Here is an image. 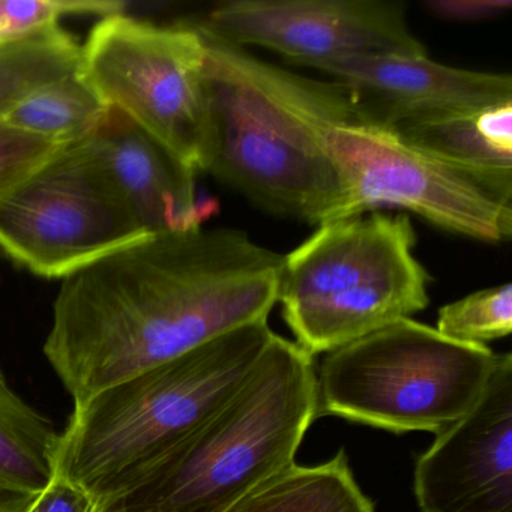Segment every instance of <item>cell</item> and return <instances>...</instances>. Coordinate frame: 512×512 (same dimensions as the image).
Instances as JSON below:
<instances>
[{"label":"cell","mask_w":512,"mask_h":512,"mask_svg":"<svg viewBox=\"0 0 512 512\" xmlns=\"http://www.w3.org/2000/svg\"><path fill=\"white\" fill-rule=\"evenodd\" d=\"M125 7L116 0H0V43L49 31L67 16L104 19L124 13Z\"/></svg>","instance_id":"20"},{"label":"cell","mask_w":512,"mask_h":512,"mask_svg":"<svg viewBox=\"0 0 512 512\" xmlns=\"http://www.w3.org/2000/svg\"><path fill=\"white\" fill-rule=\"evenodd\" d=\"M283 263L232 227L145 236L62 280L44 355L80 406L233 329L268 322Z\"/></svg>","instance_id":"1"},{"label":"cell","mask_w":512,"mask_h":512,"mask_svg":"<svg viewBox=\"0 0 512 512\" xmlns=\"http://www.w3.org/2000/svg\"><path fill=\"white\" fill-rule=\"evenodd\" d=\"M196 26L232 46L262 47L314 70L352 56L427 53L404 5L389 0H232Z\"/></svg>","instance_id":"10"},{"label":"cell","mask_w":512,"mask_h":512,"mask_svg":"<svg viewBox=\"0 0 512 512\" xmlns=\"http://www.w3.org/2000/svg\"><path fill=\"white\" fill-rule=\"evenodd\" d=\"M98 503L88 491L56 473L49 487L28 512H97Z\"/></svg>","instance_id":"23"},{"label":"cell","mask_w":512,"mask_h":512,"mask_svg":"<svg viewBox=\"0 0 512 512\" xmlns=\"http://www.w3.org/2000/svg\"><path fill=\"white\" fill-rule=\"evenodd\" d=\"M224 512H374L341 449L316 466H298L263 482Z\"/></svg>","instance_id":"16"},{"label":"cell","mask_w":512,"mask_h":512,"mask_svg":"<svg viewBox=\"0 0 512 512\" xmlns=\"http://www.w3.org/2000/svg\"><path fill=\"white\" fill-rule=\"evenodd\" d=\"M110 107L80 71L47 83L23 98L4 121L59 145L88 139Z\"/></svg>","instance_id":"17"},{"label":"cell","mask_w":512,"mask_h":512,"mask_svg":"<svg viewBox=\"0 0 512 512\" xmlns=\"http://www.w3.org/2000/svg\"><path fill=\"white\" fill-rule=\"evenodd\" d=\"M145 236L83 142L0 200V250L43 278L64 280Z\"/></svg>","instance_id":"8"},{"label":"cell","mask_w":512,"mask_h":512,"mask_svg":"<svg viewBox=\"0 0 512 512\" xmlns=\"http://www.w3.org/2000/svg\"><path fill=\"white\" fill-rule=\"evenodd\" d=\"M437 331L452 340L484 344L508 337L512 331V286L509 283L470 293L443 305Z\"/></svg>","instance_id":"19"},{"label":"cell","mask_w":512,"mask_h":512,"mask_svg":"<svg viewBox=\"0 0 512 512\" xmlns=\"http://www.w3.org/2000/svg\"><path fill=\"white\" fill-rule=\"evenodd\" d=\"M391 131L512 200V103L415 119Z\"/></svg>","instance_id":"14"},{"label":"cell","mask_w":512,"mask_h":512,"mask_svg":"<svg viewBox=\"0 0 512 512\" xmlns=\"http://www.w3.org/2000/svg\"><path fill=\"white\" fill-rule=\"evenodd\" d=\"M200 34L206 44L205 172L275 217L317 227L352 217L334 146L338 128L361 121L346 89Z\"/></svg>","instance_id":"2"},{"label":"cell","mask_w":512,"mask_h":512,"mask_svg":"<svg viewBox=\"0 0 512 512\" xmlns=\"http://www.w3.org/2000/svg\"><path fill=\"white\" fill-rule=\"evenodd\" d=\"M83 143L146 235L203 226L218 211L217 200L197 197V173L118 110Z\"/></svg>","instance_id":"13"},{"label":"cell","mask_w":512,"mask_h":512,"mask_svg":"<svg viewBox=\"0 0 512 512\" xmlns=\"http://www.w3.org/2000/svg\"><path fill=\"white\" fill-rule=\"evenodd\" d=\"M62 148L65 146L0 121V200Z\"/></svg>","instance_id":"21"},{"label":"cell","mask_w":512,"mask_h":512,"mask_svg":"<svg viewBox=\"0 0 512 512\" xmlns=\"http://www.w3.org/2000/svg\"><path fill=\"white\" fill-rule=\"evenodd\" d=\"M424 7L437 19L458 23L490 22L505 16L511 0H425Z\"/></svg>","instance_id":"22"},{"label":"cell","mask_w":512,"mask_h":512,"mask_svg":"<svg viewBox=\"0 0 512 512\" xmlns=\"http://www.w3.org/2000/svg\"><path fill=\"white\" fill-rule=\"evenodd\" d=\"M317 412L313 356L272 335L227 403L98 512H224L295 464Z\"/></svg>","instance_id":"4"},{"label":"cell","mask_w":512,"mask_h":512,"mask_svg":"<svg viewBox=\"0 0 512 512\" xmlns=\"http://www.w3.org/2000/svg\"><path fill=\"white\" fill-rule=\"evenodd\" d=\"M61 434L0 371V512H28L56 475Z\"/></svg>","instance_id":"15"},{"label":"cell","mask_w":512,"mask_h":512,"mask_svg":"<svg viewBox=\"0 0 512 512\" xmlns=\"http://www.w3.org/2000/svg\"><path fill=\"white\" fill-rule=\"evenodd\" d=\"M413 490L419 512H512L511 353H500L475 406L419 455Z\"/></svg>","instance_id":"11"},{"label":"cell","mask_w":512,"mask_h":512,"mask_svg":"<svg viewBox=\"0 0 512 512\" xmlns=\"http://www.w3.org/2000/svg\"><path fill=\"white\" fill-rule=\"evenodd\" d=\"M274 334L268 322L233 329L74 406L56 473L98 505L130 490L227 403Z\"/></svg>","instance_id":"3"},{"label":"cell","mask_w":512,"mask_h":512,"mask_svg":"<svg viewBox=\"0 0 512 512\" xmlns=\"http://www.w3.org/2000/svg\"><path fill=\"white\" fill-rule=\"evenodd\" d=\"M499 355L412 319L326 353L317 412L374 428L440 433L481 397Z\"/></svg>","instance_id":"6"},{"label":"cell","mask_w":512,"mask_h":512,"mask_svg":"<svg viewBox=\"0 0 512 512\" xmlns=\"http://www.w3.org/2000/svg\"><path fill=\"white\" fill-rule=\"evenodd\" d=\"M406 215L367 212L322 224L284 256L277 304L295 343L329 353L430 304Z\"/></svg>","instance_id":"5"},{"label":"cell","mask_w":512,"mask_h":512,"mask_svg":"<svg viewBox=\"0 0 512 512\" xmlns=\"http://www.w3.org/2000/svg\"><path fill=\"white\" fill-rule=\"evenodd\" d=\"M205 65V38L196 26H158L121 13L92 29L80 73L110 109L199 173L208 154Z\"/></svg>","instance_id":"7"},{"label":"cell","mask_w":512,"mask_h":512,"mask_svg":"<svg viewBox=\"0 0 512 512\" xmlns=\"http://www.w3.org/2000/svg\"><path fill=\"white\" fill-rule=\"evenodd\" d=\"M317 71L346 89L362 122L386 130L415 119L512 103L509 74L448 67L428 53L352 56Z\"/></svg>","instance_id":"12"},{"label":"cell","mask_w":512,"mask_h":512,"mask_svg":"<svg viewBox=\"0 0 512 512\" xmlns=\"http://www.w3.org/2000/svg\"><path fill=\"white\" fill-rule=\"evenodd\" d=\"M98 512V511H97Z\"/></svg>","instance_id":"24"},{"label":"cell","mask_w":512,"mask_h":512,"mask_svg":"<svg viewBox=\"0 0 512 512\" xmlns=\"http://www.w3.org/2000/svg\"><path fill=\"white\" fill-rule=\"evenodd\" d=\"M334 146L346 175L352 217L388 206L473 241L502 244L511 239V199L391 130L352 122L338 128Z\"/></svg>","instance_id":"9"},{"label":"cell","mask_w":512,"mask_h":512,"mask_svg":"<svg viewBox=\"0 0 512 512\" xmlns=\"http://www.w3.org/2000/svg\"><path fill=\"white\" fill-rule=\"evenodd\" d=\"M80 61L82 47L61 26L0 43V121L35 89L80 71Z\"/></svg>","instance_id":"18"}]
</instances>
